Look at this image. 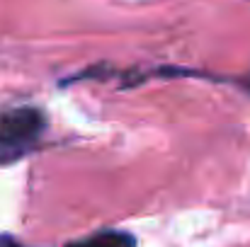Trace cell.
Masks as SVG:
<instances>
[{
  "label": "cell",
  "instance_id": "1",
  "mask_svg": "<svg viewBox=\"0 0 250 247\" xmlns=\"http://www.w3.org/2000/svg\"><path fill=\"white\" fill-rule=\"evenodd\" d=\"M49 126L39 107H12L0 114V165H12L29 155Z\"/></svg>",
  "mask_w": 250,
  "mask_h": 247
},
{
  "label": "cell",
  "instance_id": "2",
  "mask_svg": "<svg viewBox=\"0 0 250 247\" xmlns=\"http://www.w3.org/2000/svg\"><path fill=\"white\" fill-rule=\"evenodd\" d=\"M66 247H136V240L131 233L126 230H114V228H104L100 233H92L81 240H71Z\"/></svg>",
  "mask_w": 250,
  "mask_h": 247
},
{
  "label": "cell",
  "instance_id": "3",
  "mask_svg": "<svg viewBox=\"0 0 250 247\" xmlns=\"http://www.w3.org/2000/svg\"><path fill=\"white\" fill-rule=\"evenodd\" d=\"M0 247H27V245H22V243L15 240L12 235H0Z\"/></svg>",
  "mask_w": 250,
  "mask_h": 247
}]
</instances>
